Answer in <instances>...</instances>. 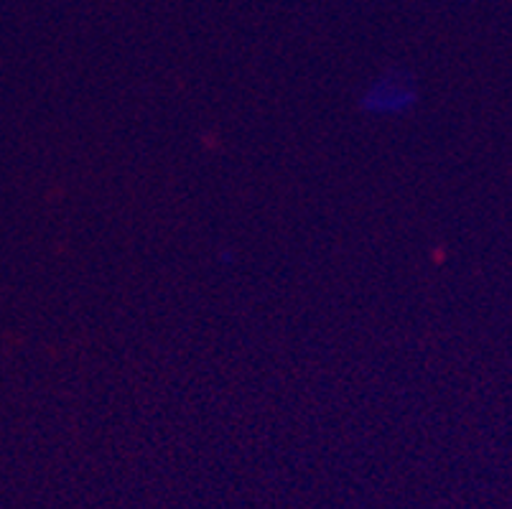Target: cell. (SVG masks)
Here are the masks:
<instances>
[{"label": "cell", "instance_id": "cell-1", "mask_svg": "<svg viewBox=\"0 0 512 509\" xmlns=\"http://www.w3.org/2000/svg\"><path fill=\"white\" fill-rule=\"evenodd\" d=\"M418 84L406 72H385L372 79L360 97V110L372 118H400L416 107Z\"/></svg>", "mask_w": 512, "mask_h": 509}]
</instances>
